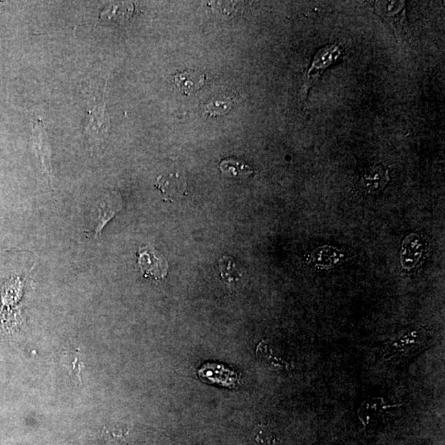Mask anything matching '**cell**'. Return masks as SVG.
I'll return each mask as SVG.
<instances>
[{"instance_id": "cell-11", "label": "cell", "mask_w": 445, "mask_h": 445, "mask_svg": "<svg viewBox=\"0 0 445 445\" xmlns=\"http://www.w3.org/2000/svg\"><path fill=\"white\" fill-rule=\"evenodd\" d=\"M219 276L222 281L228 285H232L239 282L242 273L235 261L231 257L224 256L219 261Z\"/></svg>"}, {"instance_id": "cell-12", "label": "cell", "mask_w": 445, "mask_h": 445, "mask_svg": "<svg viewBox=\"0 0 445 445\" xmlns=\"http://www.w3.org/2000/svg\"><path fill=\"white\" fill-rule=\"evenodd\" d=\"M219 169L224 175L231 177H248L254 173L248 165L232 160H223L219 164Z\"/></svg>"}, {"instance_id": "cell-14", "label": "cell", "mask_w": 445, "mask_h": 445, "mask_svg": "<svg viewBox=\"0 0 445 445\" xmlns=\"http://www.w3.org/2000/svg\"><path fill=\"white\" fill-rule=\"evenodd\" d=\"M252 443V445H276V439L268 427L260 426L253 432Z\"/></svg>"}, {"instance_id": "cell-9", "label": "cell", "mask_w": 445, "mask_h": 445, "mask_svg": "<svg viewBox=\"0 0 445 445\" xmlns=\"http://www.w3.org/2000/svg\"><path fill=\"white\" fill-rule=\"evenodd\" d=\"M185 177L175 173L158 177L156 186L170 199L182 197L186 188Z\"/></svg>"}, {"instance_id": "cell-2", "label": "cell", "mask_w": 445, "mask_h": 445, "mask_svg": "<svg viewBox=\"0 0 445 445\" xmlns=\"http://www.w3.org/2000/svg\"><path fill=\"white\" fill-rule=\"evenodd\" d=\"M373 10L385 22L390 25L398 36H404L407 28V19L405 1L389 0V1H376Z\"/></svg>"}, {"instance_id": "cell-6", "label": "cell", "mask_w": 445, "mask_h": 445, "mask_svg": "<svg viewBox=\"0 0 445 445\" xmlns=\"http://www.w3.org/2000/svg\"><path fill=\"white\" fill-rule=\"evenodd\" d=\"M389 182V169L381 164L373 165L361 178V184L369 194H376Z\"/></svg>"}, {"instance_id": "cell-13", "label": "cell", "mask_w": 445, "mask_h": 445, "mask_svg": "<svg viewBox=\"0 0 445 445\" xmlns=\"http://www.w3.org/2000/svg\"><path fill=\"white\" fill-rule=\"evenodd\" d=\"M234 101L227 96H217L205 106V112L210 116H223L231 110Z\"/></svg>"}, {"instance_id": "cell-8", "label": "cell", "mask_w": 445, "mask_h": 445, "mask_svg": "<svg viewBox=\"0 0 445 445\" xmlns=\"http://www.w3.org/2000/svg\"><path fill=\"white\" fill-rule=\"evenodd\" d=\"M345 259L344 253L339 249L324 246L315 249L311 254V261L316 267L321 269H331L338 267Z\"/></svg>"}, {"instance_id": "cell-7", "label": "cell", "mask_w": 445, "mask_h": 445, "mask_svg": "<svg viewBox=\"0 0 445 445\" xmlns=\"http://www.w3.org/2000/svg\"><path fill=\"white\" fill-rule=\"evenodd\" d=\"M174 85L185 96H189L197 91L205 85L206 76L197 70H184L173 76Z\"/></svg>"}, {"instance_id": "cell-10", "label": "cell", "mask_w": 445, "mask_h": 445, "mask_svg": "<svg viewBox=\"0 0 445 445\" xmlns=\"http://www.w3.org/2000/svg\"><path fill=\"white\" fill-rule=\"evenodd\" d=\"M116 197L111 198L107 197L103 199V202L99 203L98 216L95 217V221L97 222L96 226L95 236L101 234L104 226L107 222L114 217L115 215L120 210V202H116Z\"/></svg>"}, {"instance_id": "cell-4", "label": "cell", "mask_w": 445, "mask_h": 445, "mask_svg": "<svg viewBox=\"0 0 445 445\" xmlns=\"http://www.w3.org/2000/svg\"><path fill=\"white\" fill-rule=\"evenodd\" d=\"M110 128V116L104 102L95 106L87 116L85 135L89 139L102 138Z\"/></svg>"}, {"instance_id": "cell-1", "label": "cell", "mask_w": 445, "mask_h": 445, "mask_svg": "<svg viewBox=\"0 0 445 445\" xmlns=\"http://www.w3.org/2000/svg\"><path fill=\"white\" fill-rule=\"evenodd\" d=\"M340 56L342 49L335 44L326 45L316 53L312 65L305 74V83L301 91L302 99H305L309 90L317 83L324 70L338 61Z\"/></svg>"}, {"instance_id": "cell-5", "label": "cell", "mask_w": 445, "mask_h": 445, "mask_svg": "<svg viewBox=\"0 0 445 445\" xmlns=\"http://www.w3.org/2000/svg\"><path fill=\"white\" fill-rule=\"evenodd\" d=\"M424 252L423 243L417 234H411L403 240L401 248V265L406 270H413L421 261Z\"/></svg>"}, {"instance_id": "cell-3", "label": "cell", "mask_w": 445, "mask_h": 445, "mask_svg": "<svg viewBox=\"0 0 445 445\" xmlns=\"http://www.w3.org/2000/svg\"><path fill=\"white\" fill-rule=\"evenodd\" d=\"M138 265L144 277H151L155 281H162L168 276L167 260L149 245L140 248Z\"/></svg>"}]
</instances>
